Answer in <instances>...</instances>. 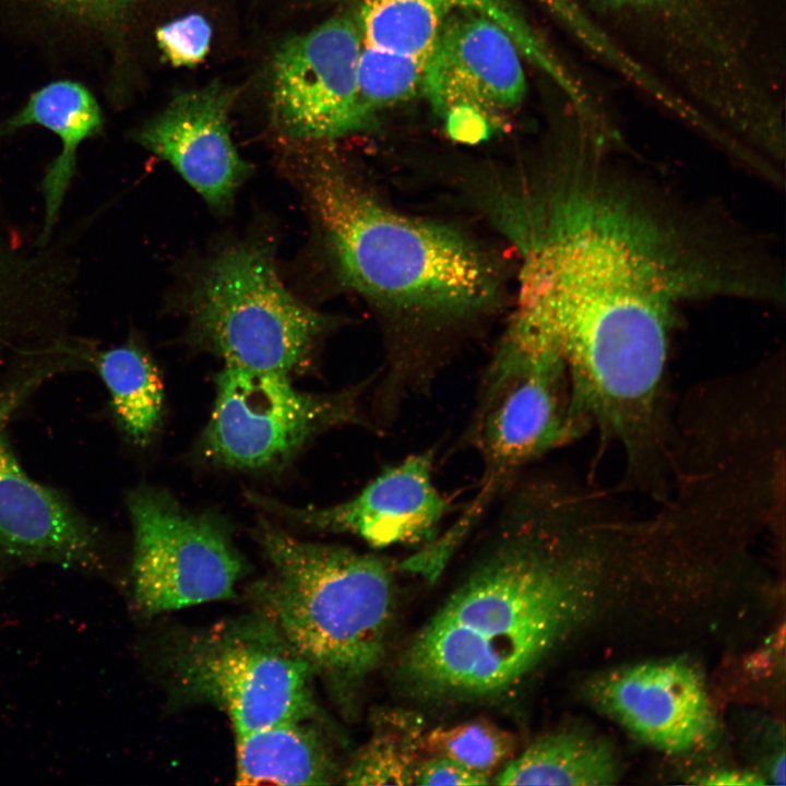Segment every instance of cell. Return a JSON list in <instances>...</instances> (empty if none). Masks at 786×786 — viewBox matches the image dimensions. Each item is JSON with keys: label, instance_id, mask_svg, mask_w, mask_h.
I'll list each match as a JSON object with an SVG mask.
<instances>
[{"label": "cell", "instance_id": "3957f363", "mask_svg": "<svg viewBox=\"0 0 786 786\" xmlns=\"http://www.w3.org/2000/svg\"><path fill=\"white\" fill-rule=\"evenodd\" d=\"M302 184L341 276L404 309L462 313L496 293L497 271L478 247L438 224L377 201L338 166H302Z\"/></svg>", "mask_w": 786, "mask_h": 786}, {"label": "cell", "instance_id": "484cf974", "mask_svg": "<svg viewBox=\"0 0 786 786\" xmlns=\"http://www.w3.org/2000/svg\"><path fill=\"white\" fill-rule=\"evenodd\" d=\"M490 775L475 771L453 759L429 755L417 767L416 785H486Z\"/></svg>", "mask_w": 786, "mask_h": 786}, {"label": "cell", "instance_id": "7402d4cb", "mask_svg": "<svg viewBox=\"0 0 786 786\" xmlns=\"http://www.w3.org/2000/svg\"><path fill=\"white\" fill-rule=\"evenodd\" d=\"M426 59L362 43L357 87L360 107L369 121L376 112L421 93Z\"/></svg>", "mask_w": 786, "mask_h": 786}, {"label": "cell", "instance_id": "d6986e66", "mask_svg": "<svg viewBox=\"0 0 786 786\" xmlns=\"http://www.w3.org/2000/svg\"><path fill=\"white\" fill-rule=\"evenodd\" d=\"M618 777V762L605 743L565 731L544 736L508 760L495 783L602 786L616 783Z\"/></svg>", "mask_w": 786, "mask_h": 786}, {"label": "cell", "instance_id": "4fadbf2b", "mask_svg": "<svg viewBox=\"0 0 786 786\" xmlns=\"http://www.w3.org/2000/svg\"><path fill=\"white\" fill-rule=\"evenodd\" d=\"M434 452L425 450L383 467L357 495L322 509L265 505L313 528L352 534L373 548L432 541L455 511L433 478Z\"/></svg>", "mask_w": 786, "mask_h": 786}, {"label": "cell", "instance_id": "30bf717a", "mask_svg": "<svg viewBox=\"0 0 786 786\" xmlns=\"http://www.w3.org/2000/svg\"><path fill=\"white\" fill-rule=\"evenodd\" d=\"M362 47L357 20L334 16L281 46L271 72L272 108L299 139H334L365 127L357 70Z\"/></svg>", "mask_w": 786, "mask_h": 786}, {"label": "cell", "instance_id": "8fae6325", "mask_svg": "<svg viewBox=\"0 0 786 786\" xmlns=\"http://www.w3.org/2000/svg\"><path fill=\"white\" fill-rule=\"evenodd\" d=\"M514 38L489 16L458 10L427 56L421 93L446 130L492 122L517 107L527 81Z\"/></svg>", "mask_w": 786, "mask_h": 786}, {"label": "cell", "instance_id": "52a82bcc", "mask_svg": "<svg viewBox=\"0 0 786 786\" xmlns=\"http://www.w3.org/2000/svg\"><path fill=\"white\" fill-rule=\"evenodd\" d=\"M196 340L225 366L288 376L303 367L331 320L283 284L270 247L251 241L219 251L190 296Z\"/></svg>", "mask_w": 786, "mask_h": 786}, {"label": "cell", "instance_id": "2e32d148", "mask_svg": "<svg viewBox=\"0 0 786 786\" xmlns=\"http://www.w3.org/2000/svg\"><path fill=\"white\" fill-rule=\"evenodd\" d=\"M458 10L495 20L527 57L543 48V41L508 0H362L357 22L364 44L427 57L446 17Z\"/></svg>", "mask_w": 786, "mask_h": 786}, {"label": "cell", "instance_id": "5bb4252c", "mask_svg": "<svg viewBox=\"0 0 786 786\" xmlns=\"http://www.w3.org/2000/svg\"><path fill=\"white\" fill-rule=\"evenodd\" d=\"M588 691L603 712L659 750H698L716 734V714L704 681L687 663L622 667L596 678Z\"/></svg>", "mask_w": 786, "mask_h": 786}, {"label": "cell", "instance_id": "7a4b0ae2", "mask_svg": "<svg viewBox=\"0 0 786 786\" xmlns=\"http://www.w3.org/2000/svg\"><path fill=\"white\" fill-rule=\"evenodd\" d=\"M584 1L663 106L743 164L784 156V53L763 0Z\"/></svg>", "mask_w": 786, "mask_h": 786}, {"label": "cell", "instance_id": "277c9868", "mask_svg": "<svg viewBox=\"0 0 786 786\" xmlns=\"http://www.w3.org/2000/svg\"><path fill=\"white\" fill-rule=\"evenodd\" d=\"M271 572L254 586L272 621L313 671L338 692L381 663L393 616L389 563L372 553L298 539L261 520Z\"/></svg>", "mask_w": 786, "mask_h": 786}, {"label": "cell", "instance_id": "8992f818", "mask_svg": "<svg viewBox=\"0 0 786 786\" xmlns=\"http://www.w3.org/2000/svg\"><path fill=\"white\" fill-rule=\"evenodd\" d=\"M164 666L180 698L222 710L236 735L315 713L312 669L260 612L178 636Z\"/></svg>", "mask_w": 786, "mask_h": 786}, {"label": "cell", "instance_id": "9a60e30c", "mask_svg": "<svg viewBox=\"0 0 786 786\" xmlns=\"http://www.w3.org/2000/svg\"><path fill=\"white\" fill-rule=\"evenodd\" d=\"M231 102L233 94L219 85L183 93L135 135L219 212L229 209L251 171L231 139Z\"/></svg>", "mask_w": 786, "mask_h": 786}, {"label": "cell", "instance_id": "5b68a950", "mask_svg": "<svg viewBox=\"0 0 786 786\" xmlns=\"http://www.w3.org/2000/svg\"><path fill=\"white\" fill-rule=\"evenodd\" d=\"M587 425L572 406L563 362L553 354L503 337L480 378L461 438L481 462L479 487L432 541L451 558L504 491L533 463L579 437Z\"/></svg>", "mask_w": 786, "mask_h": 786}, {"label": "cell", "instance_id": "e0dca14e", "mask_svg": "<svg viewBox=\"0 0 786 786\" xmlns=\"http://www.w3.org/2000/svg\"><path fill=\"white\" fill-rule=\"evenodd\" d=\"M32 124L51 131L61 142V152L48 166L41 183L45 219L38 241L45 245L75 175L78 148L102 132L104 119L95 97L85 86L62 80L33 93L24 107L0 123V138Z\"/></svg>", "mask_w": 786, "mask_h": 786}, {"label": "cell", "instance_id": "ffe728a7", "mask_svg": "<svg viewBox=\"0 0 786 786\" xmlns=\"http://www.w3.org/2000/svg\"><path fill=\"white\" fill-rule=\"evenodd\" d=\"M90 362L109 394L124 436L145 445L156 431L164 406L163 383L153 359L134 342L94 353Z\"/></svg>", "mask_w": 786, "mask_h": 786}, {"label": "cell", "instance_id": "83f0119b", "mask_svg": "<svg viewBox=\"0 0 786 786\" xmlns=\"http://www.w3.org/2000/svg\"><path fill=\"white\" fill-rule=\"evenodd\" d=\"M785 758L784 754L781 755L778 760L774 763L772 767V777L774 778V782L779 785L785 784Z\"/></svg>", "mask_w": 786, "mask_h": 786}, {"label": "cell", "instance_id": "44dd1931", "mask_svg": "<svg viewBox=\"0 0 786 786\" xmlns=\"http://www.w3.org/2000/svg\"><path fill=\"white\" fill-rule=\"evenodd\" d=\"M383 727L357 753L343 777L350 785L415 784L424 737L410 718Z\"/></svg>", "mask_w": 786, "mask_h": 786}, {"label": "cell", "instance_id": "603a6c76", "mask_svg": "<svg viewBox=\"0 0 786 786\" xmlns=\"http://www.w3.org/2000/svg\"><path fill=\"white\" fill-rule=\"evenodd\" d=\"M514 747L511 734L481 719L434 728L424 737L429 755L446 757L488 775L511 759Z\"/></svg>", "mask_w": 786, "mask_h": 786}, {"label": "cell", "instance_id": "cb8c5ba5", "mask_svg": "<svg viewBox=\"0 0 786 786\" xmlns=\"http://www.w3.org/2000/svg\"><path fill=\"white\" fill-rule=\"evenodd\" d=\"M211 26L199 14L171 21L157 31V44L166 60L174 66L191 67L206 56L211 43Z\"/></svg>", "mask_w": 786, "mask_h": 786}, {"label": "cell", "instance_id": "ac0fdd59", "mask_svg": "<svg viewBox=\"0 0 786 786\" xmlns=\"http://www.w3.org/2000/svg\"><path fill=\"white\" fill-rule=\"evenodd\" d=\"M306 722H283L236 735L237 784L333 783L337 767L332 752Z\"/></svg>", "mask_w": 786, "mask_h": 786}, {"label": "cell", "instance_id": "ba28073f", "mask_svg": "<svg viewBox=\"0 0 786 786\" xmlns=\"http://www.w3.org/2000/svg\"><path fill=\"white\" fill-rule=\"evenodd\" d=\"M376 378L336 393L309 394L296 390L288 376L225 366L204 451L226 466L259 469L285 462L324 430L346 425L376 428L362 407L364 393Z\"/></svg>", "mask_w": 786, "mask_h": 786}, {"label": "cell", "instance_id": "d4e9b609", "mask_svg": "<svg viewBox=\"0 0 786 786\" xmlns=\"http://www.w3.org/2000/svg\"><path fill=\"white\" fill-rule=\"evenodd\" d=\"M47 13L90 31H104L119 21L136 0H33Z\"/></svg>", "mask_w": 786, "mask_h": 786}, {"label": "cell", "instance_id": "9c48e42d", "mask_svg": "<svg viewBox=\"0 0 786 786\" xmlns=\"http://www.w3.org/2000/svg\"><path fill=\"white\" fill-rule=\"evenodd\" d=\"M127 507L133 528L132 600L140 614L236 596L245 563L218 519L191 513L151 487L132 490Z\"/></svg>", "mask_w": 786, "mask_h": 786}, {"label": "cell", "instance_id": "7c38bea8", "mask_svg": "<svg viewBox=\"0 0 786 786\" xmlns=\"http://www.w3.org/2000/svg\"><path fill=\"white\" fill-rule=\"evenodd\" d=\"M31 385L15 380L0 390V558L102 575L108 562L103 533L60 492L32 478L5 436L7 422Z\"/></svg>", "mask_w": 786, "mask_h": 786}, {"label": "cell", "instance_id": "6da1fadb", "mask_svg": "<svg viewBox=\"0 0 786 786\" xmlns=\"http://www.w3.org/2000/svg\"><path fill=\"white\" fill-rule=\"evenodd\" d=\"M595 508L525 471L485 517L469 573L406 648L398 670L406 689L426 701L474 702L522 684L585 611L577 543Z\"/></svg>", "mask_w": 786, "mask_h": 786}, {"label": "cell", "instance_id": "4316f807", "mask_svg": "<svg viewBox=\"0 0 786 786\" xmlns=\"http://www.w3.org/2000/svg\"><path fill=\"white\" fill-rule=\"evenodd\" d=\"M699 781L700 784H707V785H763L765 784V781L762 779L761 776H758L753 773L749 772H740V771H730V770H723V771H715L713 773H710Z\"/></svg>", "mask_w": 786, "mask_h": 786}]
</instances>
